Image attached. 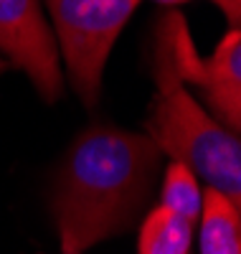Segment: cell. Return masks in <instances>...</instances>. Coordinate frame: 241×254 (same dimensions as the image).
<instances>
[{"mask_svg": "<svg viewBox=\"0 0 241 254\" xmlns=\"http://www.w3.org/2000/svg\"><path fill=\"white\" fill-rule=\"evenodd\" d=\"M160 150L147 135L92 127L63 160L54 183L51 214L61 254H84L122 234L142 211Z\"/></svg>", "mask_w": 241, "mask_h": 254, "instance_id": "6da1fadb", "label": "cell"}, {"mask_svg": "<svg viewBox=\"0 0 241 254\" xmlns=\"http://www.w3.org/2000/svg\"><path fill=\"white\" fill-rule=\"evenodd\" d=\"M190 41L188 26L178 13L163 18L155 41V84L158 94L147 117V137L175 163L190 168L195 178L241 203V145L234 132L213 120L183 79V49Z\"/></svg>", "mask_w": 241, "mask_h": 254, "instance_id": "7a4b0ae2", "label": "cell"}, {"mask_svg": "<svg viewBox=\"0 0 241 254\" xmlns=\"http://www.w3.org/2000/svg\"><path fill=\"white\" fill-rule=\"evenodd\" d=\"M137 3L140 0H46L54 41L86 107H94L99 99L107 59Z\"/></svg>", "mask_w": 241, "mask_h": 254, "instance_id": "3957f363", "label": "cell"}, {"mask_svg": "<svg viewBox=\"0 0 241 254\" xmlns=\"http://www.w3.org/2000/svg\"><path fill=\"white\" fill-rule=\"evenodd\" d=\"M0 54L23 69L46 102L63 89L59 49L38 0H0Z\"/></svg>", "mask_w": 241, "mask_h": 254, "instance_id": "277c9868", "label": "cell"}, {"mask_svg": "<svg viewBox=\"0 0 241 254\" xmlns=\"http://www.w3.org/2000/svg\"><path fill=\"white\" fill-rule=\"evenodd\" d=\"M183 79L195 81L206 94L211 110L224 127L236 135L241 127V38L239 28H231L216 51L201 61L193 44L183 49Z\"/></svg>", "mask_w": 241, "mask_h": 254, "instance_id": "5b68a950", "label": "cell"}, {"mask_svg": "<svg viewBox=\"0 0 241 254\" xmlns=\"http://www.w3.org/2000/svg\"><path fill=\"white\" fill-rule=\"evenodd\" d=\"M201 254H241V216L218 190L206 188L201 203Z\"/></svg>", "mask_w": 241, "mask_h": 254, "instance_id": "8992f818", "label": "cell"}, {"mask_svg": "<svg viewBox=\"0 0 241 254\" xmlns=\"http://www.w3.org/2000/svg\"><path fill=\"white\" fill-rule=\"evenodd\" d=\"M190 239H193V224L158 206L142 221L137 254H188Z\"/></svg>", "mask_w": 241, "mask_h": 254, "instance_id": "52a82bcc", "label": "cell"}, {"mask_svg": "<svg viewBox=\"0 0 241 254\" xmlns=\"http://www.w3.org/2000/svg\"><path fill=\"white\" fill-rule=\"evenodd\" d=\"M201 203H203V193L198 188V178L190 173V168L173 160L168 173H165L163 203L160 206L173 211V214L183 216V219H188L190 224H195L201 216Z\"/></svg>", "mask_w": 241, "mask_h": 254, "instance_id": "ba28073f", "label": "cell"}, {"mask_svg": "<svg viewBox=\"0 0 241 254\" xmlns=\"http://www.w3.org/2000/svg\"><path fill=\"white\" fill-rule=\"evenodd\" d=\"M213 3L226 13V18L231 20V26L239 28V15H241V0H213Z\"/></svg>", "mask_w": 241, "mask_h": 254, "instance_id": "9c48e42d", "label": "cell"}, {"mask_svg": "<svg viewBox=\"0 0 241 254\" xmlns=\"http://www.w3.org/2000/svg\"><path fill=\"white\" fill-rule=\"evenodd\" d=\"M155 3H165V5H178V3H188V0H155Z\"/></svg>", "mask_w": 241, "mask_h": 254, "instance_id": "30bf717a", "label": "cell"}, {"mask_svg": "<svg viewBox=\"0 0 241 254\" xmlns=\"http://www.w3.org/2000/svg\"><path fill=\"white\" fill-rule=\"evenodd\" d=\"M5 69H8V64H5L3 59H0V71H5Z\"/></svg>", "mask_w": 241, "mask_h": 254, "instance_id": "8fae6325", "label": "cell"}]
</instances>
